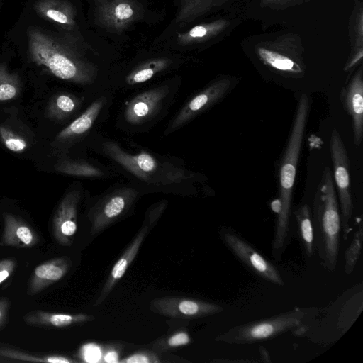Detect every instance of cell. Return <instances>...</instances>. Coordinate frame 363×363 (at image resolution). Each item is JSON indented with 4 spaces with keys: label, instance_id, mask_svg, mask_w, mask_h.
<instances>
[{
    "label": "cell",
    "instance_id": "obj_1",
    "mask_svg": "<svg viewBox=\"0 0 363 363\" xmlns=\"http://www.w3.org/2000/svg\"><path fill=\"white\" fill-rule=\"evenodd\" d=\"M310 109L308 96L303 94L297 104L291 130L279 172V209L272 244L274 258L279 260L289 242L292 193Z\"/></svg>",
    "mask_w": 363,
    "mask_h": 363
},
{
    "label": "cell",
    "instance_id": "obj_2",
    "mask_svg": "<svg viewBox=\"0 0 363 363\" xmlns=\"http://www.w3.org/2000/svg\"><path fill=\"white\" fill-rule=\"evenodd\" d=\"M311 213L315 249L323 267L332 272L337 264L342 225L337 192L328 167L323 171Z\"/></svg>",
    "mask_w": 363,
    "mask_h": 363
},
{
    "label": "cell",
    "instance_id": "obj_3",
    "mask_svg": "<svg viewBox=\"0 0 363 363\" xmlns=\"http://www.w3.org/2000/svg\"><path fill=\"white\" fill-rule=\"evenodd\" d=\"M103 151L129 173L150 185L179 184L190 178L184 169L172 163L160 162L145 152L128 153L113 142L104 143Z\"/></svg>",
    "mask_w": 363,
    "mask_h": 363
},
{
    "label": "cell",
    "instance_id": "obj_4",
    "mask_svg": "<svg viewBox=\"0 0 363 363\" xmlns=\"http://www.w3.org/2000/svg\"><path fill=\"white\" fill-rule=\"evenodd\" d=\"M28 48L33 60L56 77L82 82V69L73 55L58 40L38 29L28 32Z\"/></svg>",
    "mask_w": 363,
    "mask_h": 363
},
{
    "label": "cell",
    "instance_id": "obj_5",
    "mask_svg": "<svg viewBox=\"0 0 363 363\" xmlns=\"http://www.w3.org/2000/svg\"><path fill=\"white\" fill-rule=\"evenodd\" d=\"M306 312L294 309L275 316L235 326L220 334L216 341L245 345L269 340L303 325Z\"/></svg>",
    "mask_w": 363,
    "mask_h": 363
},
{
    "label": "cell",
    "instance_id": "obj_6",
    "mask_svg": "<svg viewBox=\"0 0 363 363\" xmlns=\"http://www.w3.org/2000/svg\"><path fill=\"white\" fill-rule=\"evenodd\" d=\"M330 149L333 169L332 175L336 192H337L341 217L342 234L343 239L346 240L351 231L350 221L353 213L350 163L342 137L335 128H333L331 132Z\"/></svg>",
    "mask_w": 363,
    "mask_h": 363
},
{
    "label": "cell",
    "instance_id": "obj_7",
    "mask_svg": "<svg viewBox=\"0 0 363 363\" xmlns=\"http://www.w3.org/2000/svg\"><path fill=\"white\" fill-rule=\"evenodd\" d=\"M295 37L281 36L274 41L262 43L256 48L261 61L269 68L291 77L305 72L302 50Z\"/></svg>",
    "mask_w": 363,
    "mask_h": 363
},
{
    "label": "cell",
    "instance_id": "obj_8",
    "mask_svg": "<svg viewBox=\"0 0 363 363\" xmlns=\"http://www.w3.org/2000/svg\"><path fill=\"white\" fill-rule=\"evenodd\" d=\"M220 239L230 252L250 272L265 281L282 286L284 281L278 269L239 233L230 228H221Z\"/></svg>",
    "mask_w": 363,
    "mask_h": 363
},
{
    "label": "cell",
    "instance_id": "obj_9",
    "mask_svg": "<svg viewBox=\"0 0 363 363\" xmlns=\"http://www.w3.org/2000/svg\"><path fill=\"white\" fill-rule=\"evenodd\" d=\"M237 82L234 77H224L211 83L184 106L171 123L169 131L179 128L222 100L232 90Z\"/></svg>",
    "mask_w": 363,
    "mask_h": 363
},
{
    "label": "cell",
    "instance_id": "obj_10",
    "mask_svg": "<svg viewBox=\"0 0 363 363\" xmlns=\"http://www.w3.org/2000/svg\"><path fill=\"white\" fill-rule=\"evenodd\" d=\"M151 309L160 315L177 319H198L223 311V307L199 299L165 296L153 299Z\"/></svg>",
    "mask_w": 363,
    "mask_h": 363
},
{
    "label": "cell",
    "instance_id": "obj_11",
    "mask_svg": "<svg viewBox=\"0 0 363 363\" xmlns=\"http://www.w3.org/2000/svg\"><path fill=\"white\" fill-rule=\"evenodd\" d=\"M137 196L135 189L122 188L104 197L89 215L91 234L96 235L116 221L131 207Z\"/></svg>",
    "mask_w": 363,
    "mask_h": 363
},
{
    "label": "cell",
    "instance_id": "obj_12",
    "mask_svg": "<svg viewBox=\"0 0 363 363\" xmlns=\"http://www.w3.org/2000/svg\"><path fill=\"white\" fill-rule=\"evenodd\" d=\"M80 199L79 191L67 194L60 201L52 220V232L55 240L62 245H70L77 230V206Z\"/></svg>",
    "mask_w": 363,
    "mask_h": 363
},
{
    "label": "cell",
    "instance_id": "obj_13",
    "mask_svg": "<svg viewBox=\"0 0 363 363\" xmlns=\"http://www.w3.org/2000/svg\"><path fill=\"white\" fill-rule=\"evenodd\" d=\"M341 101L350 116L354 143L359 145L363 138V70L360 67L341 91Z\"/></svg>",
    "mask_w": 363,
    "mask_h": 363
},
{
    "label": "cell",
    "instance_id": "obj_14",
    "mask_svg": "<svg viewBox=\"0 0 363 363\" xmlns=\"http://www.w3.org/2000/svg\"><path fill=\"white\" fill-rule=\"evenodd\" d=\"M167 93V88L161 86L145 91L136 96L126 106V121L132 124H140L150 119L160 108Z\"/></svg>",
    "mask_w": 363,
    "mask_h": 363
},
{
    "label": "cell",
    "instance_id": "obj_15",
    "mask_svg": "<svg viewBox=\"0 0 363 363\" xmlns=\"http://www.w3.org/2000/svg\"><path fill=\"white\" fill-rule=\"evenodd\" d=\"M148 229L149 227L146 223L142 226L128 247L115 263L94 303V306L100 305L106 299L119 280L123 277L128 267L136 257L147 234Z\"/></svg>",
    "mask_w": 363,
    "mask_h": 363
},
{
    "label": "cell",
    "instance_id": "obj_16",
    "mask_svg": "<svg viewBox=\"0 0 363 363\" xmlns=\"http://www.w3.org/2000/svg\"><path fill=\"white\" fill-rule=\"evenodd\" d=\"M71 260L67 257L52 259L38 265L33 272L28 291L35 294L60 280L69 271Z\"/></svg>",
    "mask_w": 363,
    "mask_h": 363
},
{
    "label": "cell",
    "instance_id": "obj_17",
    "mask_svg": "<svg viewBox=\"0 0 363 363\" xmlns=\"http://www.w3.org/2000/svg\"><path fill=\"white\" fill-rule=\"evenodd\" d=\"M4 230L0 245L30 247L37 244L38 237L25 222L10 213L4 214Z\"/></svg>",
    "mask_w": 363,
    "mask_h": 363
},
{
    "label": "cell",
    "instance_id": "obj_18",
    "mask_svg": "<svg viewBox=\"0 0 363 363\" xmlns=\"http://www.w3.org/2000/svg\"><path fill=\"white\" fill-rule=\"evenodd\" d=\"M24 321L31 325L64 328L93 320L92 315L77 313L67 314L44 311H34L24 316Z\"/></svg>",
    "mask_w": 363,
    "mask_h": 363
},
{
    "label": "cell",
    "instance_id": "obj_19",
    "mask_svg": "<svg viewBox=\"0 0 363 363\" xmlns=\"http://www.w3.org/2000/svg\"><path fill=\"white\" fill-rule=\"evenodd\" d=\"M105 101L104 97L94 101L82 115L59 133L57 140H71L88 132L96 121Z\"/></svg>",
    "mask_w": 363,
    "mask_h": 363
},
{
    "label": "cell",
    "instance_id": "obj_20",
    "mask_svg": "<svg viewBox=\"0 0 363 363\" xmlns=\"http://www.w3.org/2000/svg\"><path fill=\"white\" fill-rule=\"evenodd\" d=\"M298 238L304 255L313 256L315 251L314 234L311 220V213L308 204L299 206L294 212Z\"/></svg>",
    "mask_w": 363,
    "mask_h": 363
},
{
    "label": "cell",
    "instance_id": "obj_21",
    "mask_svg": "<svg viewBox=\"0 0 363 363\" xmlns=\"http://www.w3.org/2000/svg\"><path fill=\"white\" fill-rule=\"evenodd\" d=\"M38 11L46 18L56 23L70 25L72 16L67 5L58 0H43L37 6Z\"/></svg>",
    "mask_w": 363,
    "mask_h": 363
},
{
    "label": "cell",
    "instance_id": "obj_22",
    "mask_svg": "<svg viewBox=\"0 0 363 363\" xmlns=\"http://www.w3.org/2000/svg\"><path fill=\"white\" fill-rule=\"evenodd\" d=\"M59 172L84 177H100L103 172L92 164L79 160H67L60 162L55 167Z\"/></svg>",
    "mask_w": 363,
    "mask_h": 363
},
{
    "label": "cell",
    "instance_id": "obj_23",
    "mask_svg": "<svg viewBox=\"0 0 363 363\" xmlns=\"http://www.w3.org/2000/svg\"><path fill=\"white\" fill-rule=\"evenodd\" d=\"M20 90L18 77L10 73L6 66L0 65V101L16 98Z\"/></svg>",
    "mask_w": 363,
    "mask_h": 363
},
{
    "label": "cell",
    "instance_id": "obj_24",
    "mask_svg": "<svg viewBox=\"0 0 363 363\" xmlns=\"http://www.w3.org/2000/svg\"><path fill=\"white\" fill-rule=\"evenodd\" d=\"M0 356L30 362H50V363H70L75 361L62 355L35 356L26 352L11 350L0 349Z\"/></svg>",
    "mask_w": 363,
    "mask_h": 363
},
{
    "label": "cell",
    "instance_id": "obj_25",
    "mask_svg": "<svg viewBox=\"0 0 363 363\" xmlns=\"http://www.w3.org/2000/svg\"><path fill=\"white\" fill-rule=\"evenodd\" d=\"M362 226L359 224L357 228L352 241L345 253V272L347 274H351L359 260L362 247Z\"/></svg>",
    "mask_w": 363,
    "mask_h": 363
},
{
    "label": "cell",
    "instance_id": "obj_26",
    "mask_svg": "<svg viewBox=\"0 0 363 363\" xmlns=\"http://www.w3.org/2000/svg\"><path fill=\"white\" fill-rule=\"evenodd\" d=\"M229 24L228 21L220 19L208 24L196 26L187 33V40H202L211 38L223 31Z\"/></svg>",
    "mask_w": 363,
    "mask_h": 363
},
{
    "label": "cell",
    "instance_id": "obj_27",
    "mask_svg": "<svg viewBox=\"0 0 363 363\" xmlns=\"http://www.w3.org/2000/svg\"><path fill=\"white\" fill-rule=\"evenodd\" d=\"M134 13L131 4L125 1L115 2L106 10V17L108 21L115 24H122L130 20Z\"/></svg>",
    "mask_w": 363,
    "mask_h": 363
},
{
    "label": "cell",
    "instance_id": "obj_28",
    "mask_svg": "<svg viewBox=\"0 0 363 363\" xmlns=\"http://www.w3.org/2000/svg\"><path fill=\"white\" fill-rule=\"evenodd\" d=\"M0 140L7 149L14 152H21L28 147L23 138L3 125H0Z\"/></svg>",
    "mask_w": 363,
    "mask_h": 363
},
{
    "label": "cell",
    "instance_id": "obj_29",
    "mask_svg": "<svg viewBox=\"0 0 363 363\" xmlns=\"http://www.w3.org/2000/svg\"><path fill=\"white\" fill-rule=\"evenodd\" d=\"M76 107V99L69 94H62L56 96L51 111L56 116H65L74 111Z\"/></svg>",
    "mask_w": 363,
    "mask_h": 363
},
{
    "label": "cell",
    "instance_id": "obj_30",
    "mask_svg": "<svg viewBox=\"0 0 363 363\" xmlns=\"http://www.w3.org/2000/svg\"><path fill=\"white\" fill-rule=\"evenodd\" d=\"M164 67L161 62L151 63L135 72L132 73L128 78L129 84H135L145 82L152 78L153 75Z\"/></svg>",
    "mask_w": 363,
    "mask_h": 363
},
{
    "label": "cell",
    "instance_id": "obj_31",
    "mask_svg": "<svg viewBox=\"0 0 363 363\" xmlns=\"http://www.w3.org/2000/svg\"><path fill=\"white\" fill-rule=\"evenodd\" d=\"M190 337L185 332H178L162 340L160 345L164 349L186 345L190 342Z\"/></svg>",
    "mask_w": 363,
    "mask_h": 363
},
{
    "label": "cell",
    "instance_id": "obj_32",
    "mask_svg": "<svg viewBox=\"0 0 363 363\" xmlns=\"http://www.w3.org/2000/svg\"><path fill=\"white\" fill-rule=\"evenodd\" d=\"M157 355L150 352H140L121 361L123 363H155L160 362Z\"/></svg>",
    "mask_w": 363,
    "mask_h": 363
},
{
    "label": "cell",
    "instance_id": "obj_33",
    "mask_svg": "<svg viewBox=\"0 0 363 363\" xmlns=\"http://www.w3.org/2000/svg\"><path fill=\"white\" fill-rule=\"evenodd\" d=\"M308 0H262V5L273 9H284L297 6Z\"/></svg>",
    "mask_w": 363,
    "mask_h": 363
},
{
    "label": "cell",
    "instance_id": "obj_34",
    "mask_svg": "<svg viewBox=\"0 0 363 363\" xmlns=\"http://www.w3.org/2000/svg\"><path fill=\"white\" fill-rule=\"evenodd\" d=\"M15 266L16 263L11 259H4L0 261V284L11 275Z\"/></svg>",
    "mask_w": 363,
    "mask_h": 363
},
{
    "label": "cell",
    "instance_id": "obj_35",
    "mask_svg": "<svg viewBox=\"0 0 363 363\" xmlns=\"http://www.w3.org/2000/svg\"><path fill=\"white\" fill-rule=\"evenodd\" d=\"M354 50H355L352 53V56L349 58L345 66L344 70L345 72L350 71L362 61L363 57V48L360 47L355 48Z\"/></svg>",
    "mask_w": 363,
    "mask_h": 363
},
{
    "label": "cell",
    "instance_id": "obj_36",
    "mask_svg": "<svg viewBox=\"0 0 363 363\" xmlns=\"http://www.w3.org/2000/svg\"><path fill=\"white\" fill-rule=\"evenodd\" d=\"M83 353L87 362H96L100 358V350L96 345H86L84 347Z\"/></svg>",
    "mask_w": 363,
    "mask_h": 363
},
{
    "label": "cell",
    "instance_id": "obj_37",
    "mask_svg": "<svg viewBox=\"0 0 363 363\" xmlns=\"http://www.w3.org/2000/svg\"><path fill=\"white\" fill-rule=\"evenodd\" d=\"M9 303L7 298H0V327L4 323L8 313Z\"/></svg>",
    "mask_w": 363,
    "mask_h": 363
},
{
    "label": "cell",
    "instance_id": "obj_38",
    "mask_svg": "<svg viewBox=\"0 0 363 363\" xmlns=\"http://www.w3.org/2000/svg\"><path fill=\"white\" fill-rule=\"evenodd\" d=\"M259 354L260 355L261 361L265 363L272 362V359L268 350L264 346L259 347Z\"/></svg>",
    "mask_w": 363,
    "mask_h": 363
},
{
    "label": "cell",
    "instance_id": "obj_39",
    "mask_svg": "<svg viewBox=\"0 0 363 363\" xmlns=\"http://www.w3.org/2000/svg\"><path fill=\"white\" fill-rule=\"evenodd\" d=\"M118 355L116 352H109L105 357V360L108 362H117Z\"/></svg>",
    "mask_w": 363,
    "mask_h": 363
}]
</instances>
